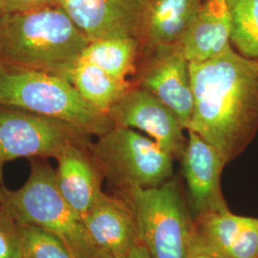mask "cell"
I'll use <instances>...</instances> for the list:
<instances>
[{"label": "cell", "instance_id": "1", "mask_svg": "<svg viewBox=\"0 0 258 258\" xmlns=\"http://www.w3.org/2000/svg\"><path fill=\"white\" fill-rule=\"evenodd\" d=\"M194 111L186 130L212 145L227 164L258 130V58L231 44L212 57L190 62Z\"/></svg>", "mask_w": 258, "mask_h": 258}, {"label": "cell", "instance_id": "2", "mask_svg": "<svg viewBox=\"0 0 258 258\" xmlns=\"http://www.w3.org/2000/svg\"><path fill=\"white\" fill-rule=\"evenodd\" d=\"M90 40L61 6L0 17V63L70 81Z\"/></svg>", "mask_w": 258, "mask_h": 258}, {"label": "cell", "instance_id": "3", "mask_svg": "<svg viewBox=\"0 0 258 258\" xmlns=\"http://www.w3.org/2000/svg\"><path fill=\"white\" fill-rule=\"evenodd\" d=\"M0 106L64 121L90 137L115 126L107 114L83 100L69 80L4 63H0Z\"/></svg>", "mask_w": 258, "mask_h": 258}, {"label": "cell", "instance_id": "4", "mask_svg": "<svg viewBox=\"0 0 258 258\" xmlns=\"http://www.w3.org/2000/svg\"><path fill=\"white\" fill-rule=\"evenodd\" d=\"M0 204L19 224L35 225L59 237L75 258H109L97 248L83 218L59 194L55 168L46 159H31L27 180L18 189L0 185Z\"/></svg>", "mask_w": 258, "mask_h": 258}, {"label": "cell", "instance_id": "5", "mask_svg": "<svg viewBox=\"0 0 258 258\" xmlns=\"http://www.w3.org/2000/svg\"><path fill=\"white\" fill-rule=\"evenodd\" d=\"M134 213L141 244L151 258H187L195 221L179 178L120 194Z\"/></svg>", "mask_w": 258, "mask_h": 258}, {"label": "cell", "instance_id": "6", "mask_svg": "<svg viewBox=\"0 0 258 258\" xmlns=\"http://www.w3.org/2000/svg\"><path fill=\"white\" fill-rule=\"evenodd\" d=\"M88 148L113 194L155 187L173 177V157L135 129L114 126Z\"/></svg>", "mask_w": 258, "mask_h": 258}, {"label": "cell", "instance_id": "7", "mask_svg": "<svg viewBox=\"0 0 258 258\" xmlns=\"http://www.w3.org/2000/svg\"><path fill=\"white\" fill-rule=\"evenodd\" d=\"M90 142V136L64 121L0 106V185L4 166L11 161L55 159L69 144Z\"/></svg>", "mask_w": 258, "mask_h": 258}, {"label": "cell", "instance_id": "8", "mask_svg": "<svg viewBox=\"0 0 258 258\" xmlns=\"http://www.w3.org/2000/svg\"><path fill=\"white\" fill-rule=\"evenodd\" d=\"M135 85L153 94L181 120L185 130L194 111L190 62L182 44L163 45L141 54Z\"/></svg>", "mask_w": 258, "mask_h": 258}, {"label": "cell", "instance_id": "9", "mask_svg": "<svg viewBox=\"0 0 258 258\" xmlns=\"http://www.w3.org/2000/svg\"><path fill=\"white\" fill-rule=\"evenodd\" d=\"M108 116L115 126L139 130L174 160H180L186 144L185 128L175 114L148 90L134 84Z\"/></svg>", "mask_w": 258, "mask_h": 258}, {"label": "cell", "instance_id": "10", "mask_svg": "<svg viewBox=\"0 0 258 258\" xmlns=\"http://www.w3.org/2000/svg\"><path fill=\"white\" fill-rule=\"evenodd\" d=\"M180 158L186 184V200L194 220L212 212L230 210L222 192L221 176L227 165L221 154L191 130Z\"/></svg>", "mask_w": 258, "mask_h": 258}, {"label": "cell", "instance_id": "11", "mask_svg": "<svg viewBox=\"0 0 258 258\" xmlns=\"http://www.w3.org/2000/svg\"><path fill=\"white\" fill-rule=\"evenodd\" d=\"M149 3L150 0H61L60 6L90 41L110 37L140 40Z\"/></svg>", "mask_w": 258, "mask_h": 258}, {"label": "cell", "instance_id": "12", "mask_svg": "<svg viewBox=\"0 0 258 258\" xmlns=\"http://www.w3.org/2000/svg\"><path fill=\"white\" fill-rule=\"evenodd\" d=\"M83 221L94 244L107 257L124 256L141 244L134 213L119 195L103 192Z\"/></svg>", "mask_w": 258, "mask_h": 258}, {"label": "cell", "instance_id": "13", "mask_svg": "<svg viewBox=\"0 0 258 258\" xmlns=\"http://www.w3.org/2000/svg\"><path fill=\"white\" fill-rule=\"evenodd\" d=\"M89 144H69L55 158L57 189L82 218L104 192L103 177L89 151Z\"/></svg>", "mask_w": 258, "mask_h": 258}, {"label": "cell", "instance_id": "14", "mask_svg": "<svg viewBox=\"0 0 258 258\" xmlns=\"http://www.w3.org/2000/svg\"><path fill=\"white\" fill-rule=\"evenodd\" d=\"M196 229L220 258L258 257V218L236 215L228 210L203 215Z\"/></svg>", "mask_w": 258, "mask_h": 258}, {"label": "cell", "instance_id": "15", "mask_svg": "<svg viewBox=\"0 0 258 258\" xmlns=\"http://www.w3.org/2000/svg\"><path fill=\"white\" fill-rule=\"evenodd\" d=\"M201 5V0H150L140 38L142 51L182 44Z\"/></svg>", "mask_w": 258, "mask_h": 258}, {"label": "cell", "instance_id": "16", "mask_svg": "<svg viewBox=\"0 0 258 258\" xmlns=\"http://www.w3.org/2000/svg\"><path fill=\"white\" fill-rule=\"evenodd\" d=\"M227 0H205L182 46L189 62L203 61L231 44Z\"/></svg>", "mask_w": 258, "mask_h": 258}, {"label": "cell", "instance_id": "17", "mask_svg": "<svg viewBox=\"0 0 258 258\" xmlns=\"http://www.w3.org/2000/svg\"><path fill=\"white\" fill-rule=\"evenodd\" d=\"M70 82L85 102L107 115L134 85L133 82L117 79L83 58L75 66Z\"/></svg>", "mask_w": 258, "mask_h": 258}, {"label": "cell", "instance_id": "18", "mask_svg": "<svg viewBox=\"0 0 258 258\" xmlns=\"http://www.w3.org/2000/svg\"><path fill=\"white\" fill-rule=\"evenodd\" d=\"M142 44L135 37H110L90 41L81 58L100 67L106 73L129 80L138 70Z\"/></svg>", "mask_w": 258, "mask_h": 258}, {"label": "cell", "instance_id": "19", "mask_svg": "<svg viewBox=\"0 0 258 258\" xmlns=\"http://www.w3.org/2000/svg\"><path fill=\"white\" fill-rule=\"evenodd\" d=\"M232 47L241 55L258 58V0H227Z\"/></svg>", "mask_w": 258, "mask_h": 258}, {"label": "cell", "instance_id": "20", "mask_svg": "<svg viewBox=\"0 0 258 258\" xmlns=\"http://www.w3.org/2000/svg\"><path fill=\"white\" fill-rule=\"evenodd\" d=\"M23 258H74L64 242L40 227L19 224Z\"/></svg>", "mask_w": 258, "mask_h": 258}, {"label": "cell", "instance_id": "21", "mask_svg": "<svg viewBox=\"0 0 258 258\" xmlns=\"http://www.w3.org/2000/svg\"><path fill=\"white\" fill-rule=\"evenodd\" d=\"M0 258H23L19 223L0 204Z\"/></svg>", "mask_w": 258, "mask_h": 258}, {"label": "cell", "instance_id": "22", "mask_svg": "<svg viewBox=\"0 0 258 258\" xmlns=\"http://www.w3.org/2000/svg\"><path fill=\"white\" fill-rule=\"evenodd\" d=\"M61 0H0L2 14L27 12L52 6H60Z\"/></svg>", "mask_w": 258, "mask_h": 258}, {"label": "cell", "instance_id": "23", "mask_svg": "<svg viewBox=\"0 0 258 258\" xmlns=\"http://www.w3.org/2000/svg\"><path fill=\"white\" fill-rule=\"evenodd\" d=\"M187 258H220L207 244L200 232L194 227V234L190 240Z\"/></svg>", "mask_w": 258, "mask_h": 258}, {"label": "cell", "instance_id": "24", "mask_svg": "<svg viewBox=\"0 0 258 258\" xmlns=\"http://www.w3.org/2000/svg\"><path fill=\"white\" fill-rule=\"evenodd\" d=\"M119 258H151L148 254V250L146 248L140 244L137 247H135L130 252H128L126 255L121 256Z\"/></svg>", "mask_w": 258, "mask_h": 258}, {"label": "cell", "instance_id": "25", "mask_svg": "<svg viewBox=\"0 0 258 258\" xmlns=\"http://www.w3.org/2000/svg\"><path fill=\"white\" fill-rule=\"evenodd\" d=\"M1 15H2V10H1V6H0V17H1Z\"/></svg>", "mask_w": 258, "mask_h": 258}, {"label": "cell", "instance_id": "26", "mask_svg": "<svg viewBox=\"0 0 258 258\" xmlns=\"http://www.w3.org/2000/svg\"><path fill=\"white\" fill-rule=\"evenodd\" d=\"M75 258V257H74Z\"/></svg>", "mask_w": 258, "mask_h": 258}, {"label": "cell", "instance_id": "27", "mask_svg": "<svg viewBox=\"0 0 258 258\" xmlns=\"http://www.w3.org/2000/svg\"><path fill=\"white\" fill-rule=\"evenodd\" d=\"M258 258V257H257Z\"/></svg>", "mask_w": 258, "mask_h": 258}]
</instances>
